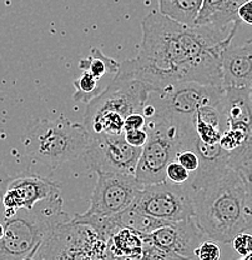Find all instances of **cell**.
<instances>
[{
    "label": "cell",
    "mask_w": 252,
    "mask_h": 260,
    "mask_svg": "<svg viewBox=\"0 0 252 260\" xmlns=\"http://www.w3.org/2000/svg\"><path fill=\"white\" fill-rule=\"evenodd\" d=\"M238 28L224 30L213 25H184L153 10L141 23L139 54L120 63L119 69L141 80L151 91L183 81L224 89L221 54Z\"/></svg>",
    "instance_id": "obj_1"
},
{
    "label": "cell",
    "mask_w": 252,
    "mask_h": 260,
    "mask_svg": "<svg viewBox=\"0 0 252 260\" xmlns=\"http://www.w3.org/2000/svg\"><path fill=\"white\" fill-rule=\"evenodd\" d=\"M195 220L206 238L231 244L235 235L248 230L246 220V179L231 167L189 183Z\"/></svg>",
    "instance_id": "obj_2"
},
{
    "label": "cell",
    "mask_w": 252,
    "mask_h": 260,
    "mask_svg": "<svg viewBox=\"0 0 252 260\" xmlns=\"http://www.w3.org/2000/svg\"><path fill=\"white\" fill-rule=\"evenodd\" d=\"M63 210L60 190L40 200L32 209H21L3 220L4 237L0 242V260L34 259L35 254L59 225L69 221Z\"/></svg>",
    "instance_id": "obj_3"
},
{
    "label": "cell",
    "mask_w": 252,
    "mask_h": 260,
    "mask_svg": "<svg viewBox=\"0 0 252 260\" xmlns=\"http://www.w3.org/2000/svg\"><path fill=\"white\" fill-rule=\"evenodd\" d=\"M148 142L142 146L135 178L143 185L166 180V167L183 148H195L197 134L192 120L156 112L146 119Z\"/></svg>",
    "instance_id": "obj_4"
},
{
    "label": "cell",
    "mask_w": 252,
    "mask_h": 260,
    "mask_svg": "<svg viewBox=\"0 0 252 260\" xmlns=\"http://www.w3.org/2000/svg\"><path fill=\"white\" fill-rule=\"evenodd\" d=\"M151 88L119 69L105 90L86 105L84 125L90 134H124L125 118L142 113Z\"/></svg>",
    "instance_id": "obj_5"
},
{
    "label": "cell",
    "mask_w": 252,
    "mask_h": 260,
    "mask_svg": "<svg viewBox=\"0 0 252 260\" xmlns=\"http://www.w3.org/2000/svg\"><path fill=\"white\" fill-rule=\"evenodd\" d=\"M89 139L90 133L85 125L71 123L69 119L34 120L21 138L26 154L51 170L81 158Z\"/></svg>",
    "instance_id": "obj_6"
},
{
    "label": "cell",
    "mask_w": 252,
    "mask_h": 260,
    "mask_svg": "<svg viewBox=\"0 0 252 260\" xmlns=\"http://www.w3.org/2000/svg\"><path fill=\"white\" fill-rule=\"evenodd\" d=\"M97 181L91 195L90 208L78 214L74 220L89 224L102 238L109 240L119 229L118 215L134 205L143 189L135 175L97 172Z\"/></svg>",
    "instance_id": "obj_7"
},
{
    "label": "cell",
    "mask_w": 252,
    "mask_h": 260,
    "mask_svg": "<svg viewBox=\"0 0 252 260\" xmlns=\"http://www.w3.org/2000/svg\"><path fill=\"white\" fill-rule=\"evenodd\" d=\"M132 209L162 221H178L194 218L192 189L165 180L143 186Z\"/></svg>",
    "instance_id": "obj_8"
},
{
    "label": "cell",
    "mask_w": 252,
    "mask_h": 260,
    "mask_svg": "<svg viewBox=\"0 0 252 260\" xmlns=\"http://www.w3.org/2000/svg\"><path fill=\"white\" fill-rule=\"evenodd\" d=\"M142 148L126 142L124 134H90L83 158L93 172L135 175Z\"/></svg>",
    "instance_id": "obj_9"
},
{
    "label": "cell",
    "mask_w": 252,
    "mask_h": 260,
    "mask_svg": "<svg viewBox=\"0 0 252 260\" xmlns=\"http://www.w3.org/2000/svg\"><path fill=\"white\" fill-rule=\"evenodd\" d=\"M222 94L224 89L218 86L196 81H183L151 91L148 102L155 107L156 112H165L192 120L194 114L201 105L219 104Z\"/></svg>",
    "instance_id": "obj_10"
},
{
    "label": "cell",
    "mask_w": 252,
    "mask_h": 260,
    "mask_svg": "<svg viewBox=\"0 0 252 260\" xmlns=\"http://www.w3.org/2000/svg\"><path fill=\"white\" fill-rule=\"evenodd\" d=\"M60 190L53 180L39 175L29 174L21 177H3L2 183V220L14 216L21 209H32L40 200Z\"/></svg>",
    "instance_id": "obj_11"
},
{
    "label": "cell",
    "mask_w": 252,
    "mask_h": 260,
    "mask_svg": "<svg viewBox=\"0 0 252 260\" xmlns=\"http://www.w3.org/2000/svg\"><path fill=\"white\" fill-rule=\"evenodd\" d=\"M141 238L169 253L172 259H196L195 249L204 242L206 235L196 224L195 218H189L167 221L154 232L141 235Z\"/></svg>",
    "instance_id": "obj_12"
},
{
    "label": "cell",
    "mask_w": 252,
    "mask_h": 260,
    "mask_svg": "<svg viewBox=\"0 0 252 260\" xmlns=\"http://www.w3.org/2000/svg\"><path fill=\"white\" fill-rule=\"evenodd\" d=\"M222 86L227 88H251L252 53L246 43L229 44L221 54Z\"/></svg>",
    "instance_id": "obj_13"
},
{
    "label": "cell",
    "mask_w": 252,
    "mask_h": 260,
    "mask_svg": "<svg viewBox=\"0 0 252 260\" xmlns=\"http://www.w3.org/2000/svg\"><path fill=\"white\" fill-rule=\"evenodd\" d=\"M107 258L142 259V238L134 229L121 228L107 242Z\"/></svg>",
    "instance_id": "obj_14"
},
{
    "label": "cell",
    "mask_w": 252,
    "mask_h": 260,
    "mask_svg": "<svg viewBox=\"0 0 252 260\" xmlns=\"http://www.w3.org/2000/svg\"><path fill=\"white\" fill-rule=\"evenodd\" d=\"M159 12L184 25L195 26L202 0H158Z\"/></svg>",
    "instance_id": "obj_15"
},
{
    "label": "cell",
    "mask_w": 252,
    "mask_h": 260,
    "mask_svg": "<svg viewBox=\"0 0 252 260\" xmlns=\"http://www.w3.org/2000/svg\"><path fill=\"white\" fill-rule=\"evenodd\" d=\"M119 64L115 59L105 55L99 48H91L90 55L86 59H81L79 68L81 70L90 72L96 79H101L105 74H116Z\"/></svg>",
    "instance_id": "obj_16"
},
{
    "label": "cell",
    "mask_w": 252,
    "mask_h": 260,
    "mask_svg": "<svg viewBox=\"0 0 252 260\" xmlns=\"http://www.w3.org/2000/svg\"><path fill=\"white\" fill-rule=\"evenodd\" d=\"M97 81H99V79H96L90 72L83 70L80 77H78L74 80L75 93L73 98H74L75 102L86 103L88 104L91 99L99 95L102 90Z\"/></svg>",
    "instance_id": "obj_17"
},
{
    "label": "cell",
    "mask_w": 252,
    "mask_h": 260,
    "mask_svg": "<svg viewBox=\"0 0 252 260\" xmlns=\"http://www.w3.org/2000/svg\"><path fill=\"white\" fill-rule=\"evenodd\" d=\"M192 123H194V129L200 140H202L206 144H218L220 142L221 134L224 132L221 126L206 123V121L196 118H192Z\"/></svg>",
    "instance_id": "obj_18"
},
{
    "label": "cell",
    "mask_w": 252,
    "mask_h": 260,
    "mask_svg": "<svg viewBox=\"0 0 252 260\" xmlns=\"http://www.w3.org/2000/svg\"><path fill=\"white\" fill-rule=\"evenodd\" d=\"M191 174L185 167L180 164L176 159L169 162L166 167V180L172 184H178V185H186L189 184Z\"/></svg>",
    "instance_id": "obj_19"
},
{
    "label": "cell",
    "mask_w": 252,
    "mask_h": 260,
    "mask_svg": "<svg viewBox=\"0 0 252 260\" xmlns=\"http://www.w3.org/2000/svg\"><path fill=\"white\" fill-rule=\"evenodd\" d=\"M176 160L180 162L183 167H185L189 170L190 174L192 175L197 172L200 167V158L197 155L196 150L192 148H183L178 150V153L176 154Z\"/></svg>",
    "instance_id": "obj_20"
},
{
    "label": "cell",
    "mask_w": 252,
    "mask_h": 260,
    "mask_svg": "<svg viewBox=\"0 0 252 260\" xmlns=\"http://www.w3.org/2000/svg\"><path fill=\"white\" fill-rule=\"evenodd\" d=\"M232 246L235 251L240 254L243 259L252 260V234L247 232H241L232 239Z\"/></svg>",
    "instance_id": "obj_21"
},
{
    "label": "cell",
    "mask_w": 252,
    "mask_h": 260,
    "mask_svg": "<svg viewBox=\"0 0 252 260\" xmlns=\"http://www.w3.org/2000/svg\"><path fill=\"white\" fill-rule=\"evenodd\" d=\"M220 256V246H219L218 243L211 239L204 240L195 249V258L199 260H219Z\"/></svg>",
    "instance_id": "obj_22"
},
{
    "label": "cell",
    "mask_w": 252,
    "mask_h": 260,
    "mask_svg": "<svg viewBox=\"0 0 252 260\" xmlns=\"http://www.w3.org/2000/svg\"><path fill=\"white\" fill-rule=\"evenodd\" d=\"M222 0H202L201 9H200L199 15H197L195 25H206L212 16L213 13L221 4Z\"/></svg>",
    "instance_id": "obj_23"
},
{
    "label": "cell",
    "mask_w": 252,
    "mask_h": 260,
    "mask_svg": "<svg viewBox=\"0 0 252 260\" xmlns=\"http://www.w3.org/2000/svg\"><path fill=\"white\" fill-rule=\"evenodd\" d=\"M124 137H125L126 142L129 143V144L142 148V146L146 144V142H148L149 134H148V130L143 128V129L125 130V132H124Z\"/></svg>",
    "instance_id": "obj_24"
},
{
    "label": "cell",
    "mask_w": 252,
    "mask_h": 260,
    "mask_svg": "<svg viewBox=\"0 0 252 260\" xmlns=\"http://www.w3.org/2000/svg\"><path fill=\"white\" fill-rule=\"evenodd\" d=\"M146 126V118L142 113H131L125 118L124 132L125 130L143 129Z\"/></svg>",
    "instance_id": "obj_25"
},
{
    "label": "cell",
    "mask_w": 252,
    "mask_h": 260,
    "mask_svg": "<svg viewBox=\"0 0 252 260\" xmlns=\"http://www.w3.org/2000/svg\"><path fill=\"white\" fill-rule=\"evenodd\" d=\"M246 220H247L248 230L252 229V179L246 181Z\"/></svg>",
    "instance_id": "obj_26"
},
{
    "label": "cell",
    "mask_w": 252,
    "mask_h": 260,
    "mask_svg": "<svg viewBox=\"0 0 252 260\" xmlns=\"http://www.w3.org/2000/svg\"><path fill=\"white\" fill-rule=\"evenodd\" d=\"M237 15L242 23L252 25V0H246V2L238 8Z\"/></svg>",
    "instance_id": "obj_27"
},
{
    "label": "cell",
    "mask_w": 252,
    "mask_h": 260,
    "mask_svg": "<svg viewBox=\"0 0 252 260\" xmlns=\"http://www.w3.org/2000/svg\"><path fill=\"white\" fill-rule=\"evenodd\" d=\"M246 45H247L248 49H250V50H251V53H252V39L247 40V42H246Z\"/></svg>",
    "instance_id": "obj_28"
},
{
    "label": "cell",
    "mask_w": 252,
    "mask_h": 260,
    "mask_svg": "<svg viewBox=\"0 0 252 260\" xmlns=\"http://www.w3.org/2000/svg\"><path fill=\"white\" fill-rule=\"evenodd\" d=\"M250 95H251V99H252V86L250 88Z\"/></svg>",
    "instance_id": "obj_29"
}]
</instances>
